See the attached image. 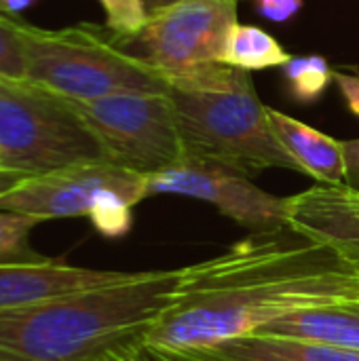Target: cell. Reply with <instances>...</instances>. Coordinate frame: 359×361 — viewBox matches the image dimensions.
I'll list each match as a JSON object with an SVG mask.
<instances>
[{
  "mask_svg": "<svg viewBox=\"0 0 359 361\" xmlns=\"http://www.w3.org/2000/svg\"><path fill=\"white\" fill-rule=\"evenodd\" d=\"M359 298V269L284 226L256 231L209 260L180 269L174 302L144 343L182 351L256 334L277 319Z\"/></svg>",
  "mask_w": 359,
  "mask_h": 361,
  "instance_id": "1",
  "label": "cell"
},
{
  "mask_svg": "<svg viewBox=\"0 0 359 361\" xmlns=\"http://www.w3.org/2000/svg\"><path fill=\"white\" fill-rule=\"evenodd\" d=\"M178 283L180 269L131 273L112 286L0 311V361H102L146 338Z\"/></svg>",
  "mask_w": 359,
  "mask_h": 361,
  "instance_id": "2",
  "label": "cell"
},
{
  "mask_svg": "<svg viewBox=\"0 0 359 361\" xmlns=\"http://www.w3.org/2000/svg\"><path fill=\"white\" fill-rule=\"evenodd\" d=\"M190 161L254 173L269 167L300 171L273 133L248 70L220 61L169 74L167 91Z\"/></svg>",
  "mask_w": 359,
  "mask_h": 361,
  "instance_id": "3",
  "label": "cell"
},
{
  "mask_svg": "<svg viewBox=\"0 0 359 361\" xmlns=\"http://www.w3.org/2000/svg\"><path fill=\"white\" fill-rule=\"evenodd\" d=\"M28 82L66 99L167 93L169 76L127 51L106 27L78 23L44 30L23 23Z\"/></svg>",
  "mask_w": 359,
  "mask_h": 361,
  "instance_id": "4",
  "label": "cell"
},
{
  "mask_svg": "<svg viewBox=\"0 0 359 361\" xmlns=\"http://www.w3.org/2000/svg\"><path fill=\"white\" fill-rule=\"evenodd\" d=\"M104 161L112 163L102 140L66 97L0 78V167L44 176Z\"/></svg>",
  "mask_w": 359,
  "mask_h": 361,
  "instance_id": "5",
  "label": "cell"
},
{
  "mask_svg": "<svg viewBox=\"0 0 359 361\" xmlns=\"http://www.w3.org/2000/svg\"><path fill=\"white\" fill-rule=\"evenodd\" d=\"M102 140L112 163L150 176L188 161L167 93H125L91 102L68 99Z\"/></svg>",
  "mask_w": 359,
  "mask_h": 361,
  "instance_id": "6",
  "label": "cell"
},
{
  "mask_svg": "<svg viewBox=\"0 0 359 361\" xmlns=\"http://www.w3.org/2000/svg\"><path fill=\"white\" fill-rule=\"evenodd\" d=\"M235 23L237 0H180L150 17L133 38L118 40L169 76L218 61Z\"/></svg>",
  "mask_w": 359,
  "mask_h": 361,
  "instance_id": "7",
  "label": "cell"
},
{
  "mask_svg": "<svg viewBox=\"0 0 359 361\" xmlns=\"http://www.w3.org/2000/svg\"><path fill=\"white\" fill-rule=\"evenodd\" d=\"M112 192L138 205L148 197L146 176L108 161L72 165L44 176L25 178L0 197V209L36 216L42 222L55 218H89Z\"/></svg>",
  "mask_w": 359,
  "mask_h": 361,
  "instance_id": "8",
  "label": "cell"
},
{
  "mask_svg": "<svg viewBox=\"0 0 359 361\" xmlns=\"http://www.w3.org/2000/svg\"><path fill=\"white\" fill-rule=\"evenodd\" d=\"M146 192L148 197L180 195L201 199L252 233L284 228L290 218L288 197H275L250 182L245 173L205 161L188 159L146 176Z\"/></svg>",
  "mask_w": 359,
  "mask_h": 361,
  "instance_id": "9",
  "label": "cell"
},
{
  "mask_svg": "<svg viewBox=\"0 0 359 361\" xmlns=\"http://www.w3.org/2000/svg\"><path fill=\"white\" fill-rule=\"evenodd\" d=\"M131 273L70 267L59 260H0V311L118 283Z\"/></svg>",
  "mask_w": 359,
  "mask_h": 361,
  "instance_id": "10",
  "label": "cell"
},
{
  "mask_svg": "<svg viewBox=\"0 0 359 361\" xmlns=\"http://www.w3.org/2000/svg\"><path fill=\"white\" fill-rule=\"evenodd\" d=\"M288 226L336 250L359 269V188L322 184L288 197Z\"/></svg>",
  "mask_w": 359,
  "mask_h": 361,
  "instance_id": "11",
  "label": "cell"
},
{
  "mask_svg": "<svg viewBox=\"0 0 359 361\" xmlns=\"http://www.w3.org/2000/svg\"><path fill=\"white\" fill-rule=\"evenodd\" d=\"M150 349L161 361H359L355 351L273 334H245L201 349Z\"/></svg>",
  "mask_w": 359,
  "mask_h": 361,
  "instance_id": "12",
  "label": "cell"
},
{
  "mask_svg": "<svg viewBox=\"0 0 359 361\" xmlns=\"http://www.w3.org/2000/svg\"><path fill=\"white\" fill-rule=\"evenodd\" d=\"M269 121L275 137L296 161L300 173H307L322 184L347 182L343 142H336L334 137L309 127L307 123L273 108H269Z\"/></svg>",
  "mask_w": 359,
  "mask_h": 361,
  "instance_id": "13",
  "label": "cell"
},
{
  "mask_svg": "<svg viewBox=\"0 0 359 361\" xmlns=\"http://www.w3.org/2000/svg\"><path fill=\"white\" fill-rule=\"evenodd\" d=\"M256 334L313 341L359 353V298L300 311L267 326Z\"/></svg>",
  "mask_w": 359,
  "mask_h": 361,
  "instance_id": "14",
  "label": "cell"
},
{
  "mask_svg": "<svg viewBox=\"0 0 359 361\" xmlns=\"http://www.w3.org/2000/svg\"><path fill=\"white\" fill-rule=\"evenodd\" d=\"M290 53L279 44L277 38H273L269 32L256 25L235 23L226 36L220 63L241 68V70H267L286 66L290 61Z\"/></svg>",
  "mask_w": 359,
  "mask_h": 361,
  "instance_id": "15",
  "label": "cell"
},
{
  "mask_svg": "<svg viewBox=\"0 0 359 361\" xmlns=\"http://www.w3.org/2000/svg\"><path fill=\"white\" fill-rule=\"evenodd\" d=\"M284 74L290 87V95L300 104L317 102L334 80V70L322 55L290 57V61L284 66Z\"/></svg>",
  "mask_w": 359,
  "mask_h": 361,
  "instance_id": "16",
  "label": "cell"
},
{
  "mask_svg": "<svg viewBox=\"0 0 359 361\" xmlns=\"http://www.w3.org/2000/svg\"><path fill=\"white\" fill-rule=\"evenodd\" d=\"M0 78L2 80H28L23 21L6 13H0Z\"/></svg>",
  "mask_w": 359,
  "mask_h": 361,
  "instance_id": "17",
  "label": "cell"
},
{
  "mask_svg": "<svg viewBox=\"0 0 359 361\" xmlns=\"http://www.w3.org/2000/svg\"><path fill=\"white\" fill-rule=\"evenodd\" d=\"M42 220L17 212L0 209V260H34L38 258L25 245L28 235Z\"/></svg>",
  "mask_w": 359,
  "mask_h": 361,
  "instance_id": "18",
  "label": "cell"
},
{
  "mask_svg": "<svg viewBox=\"0 0 359 361\" xmlns=\"http://www.w3.org/2000/svg\"><path fill=\"white\" fill-rule=\"evenodd\" d=\"M106 13V27L116 38H133L148 23L142 0H99Z\"/></svg>",
  "mask_w": 359,
  "mask_h": 361,
  "instance_id": "19",
  "label": "cell"
},
{
  "mask_svg": "<svg viewBox=\"0 0 359 361\" xmlns=\"http://www.w3.org/2000/svg\"><path fill=\"white\" fill-rule=\"evenodd\" d=\"M254 4L262 17L281 23L294 17L303 8L305 0H254Z\"/></svg>",
  "mask_w": 359,
  "mask_h": 361,
  "instance_id": "20",
  "label": "cell"
},
{
  "mask_svg": "<svg viewBox=\"0 0 359 361\" xmlns=\"http://www.w3.org/2000/svg\"><path fill=\"white\" fill-rule=\"evenodd\" d=\"M334 82L339 85L349 110L359 116V74H347V72H334Z\"/></svg>",
  "mask_w": 359,
  "mask_h": 361,
  "instance_id": "21",
  "label": "cell"
},
{
  "mask_svg": "<svg viewBox=\"0 0 359 361\" xmlns=\"http://www.w3.org/2000/svg\"><path fill=\"white\" fill-rule=\"evenodd\" d=\"M102 361H157L154 355L150 353L148 345L144 341H138L133 345L121 347L112 353H108Z\"/></svg>",
  "mask_w": 359,
  "mask_h": 361,
  "instance_id": "22",
  "label": "cell"
},
{
  "mask_svg": "<svg viewBox=\"0 0 359 361\" xmlns=\"http://www.w3.org/2000/svg\"><path fill=\"white\" fill-rule=\"evenodd\" d=\"M345 163H347V182L349 186L359 188V140L343 142Z\"/></svg>",
  "mask_w": 359,
  "mask_h": 361,
  "instance_id": "23",
  "label": "cell"
},
{
  "mask_svg": "<svg viewBox=\"0 0 359 361\" xmlns=\"http://www.w3.org/2000/svg\"><path fill=\"white\" fill-rule=\"evenodd\" d=\"M25 178H30V176H25V173H21V171H15V169H6V167H0V197H4L8 190H13L17 184H21Z\"/></svg>",
  "mask_w": 359,
  "mask_h": 361,
  "instance_id": "24",
  "label": "cell"
},
{
  "mask_svg": "<svg viewBox=\"0 0 359 361\" xmlns=\"http://www.w3.org/2000/svg\"><path fill=\"white\" fill-rule=\"evenodd\" d=\"M144 2V8L148 13V17H157L161 15L163 11L171 8L174 4H178L180 0H142Z\"/></svg>",
  "mask_w": 359,
  "mask_h": 361,
  "instance_id": "25",
  "label": "cell"
},
{
  "mask_svg": "<svg viewBox=\"0 0 359 361\" xmlns=\"http://www.w3.org/2000/svg\"><path fill=\"white\" fill-rule=\"evenodd\" d=\"M34 2L36 0H4V8H6V15H19L25 8H30Z\"/></svg>",
  "mask_w": 359,
  "mask_h": 361,
  "instance_id": "26",
  "label": "cell"
},
{
  "mask_svg": "<svg viewBox=\"0 0 359 361\" xmlns=\"http://www.w3.org/2000/svg\"><path fill=\"white\" fill-rule=\"evenodd\" d=\"M0 13H6V8H4V0H0Z\"/></svg>",
  "mask_w": 359,
  "mask_h": 361,
  "instance_id": "27",
  "label": "cell"
},
{
  "mask_svg": "<svg viewBox=\"0 0 359 361\" xmlns=\"http://www.w3.org/2000/svg\"><path fill=\"white\" fill-rule=\"evenodd\" d=\"M148 349H150V347H148ZM150 353H152V355H154V360H157V361H161V360H159V357H157V353H154V351H152V349H150Z\"/></svg>",
  "mask_w": 359,
  "mask_h": 361,
  "instance_id": "28",
  "label": "cell"
}]
</instances>
